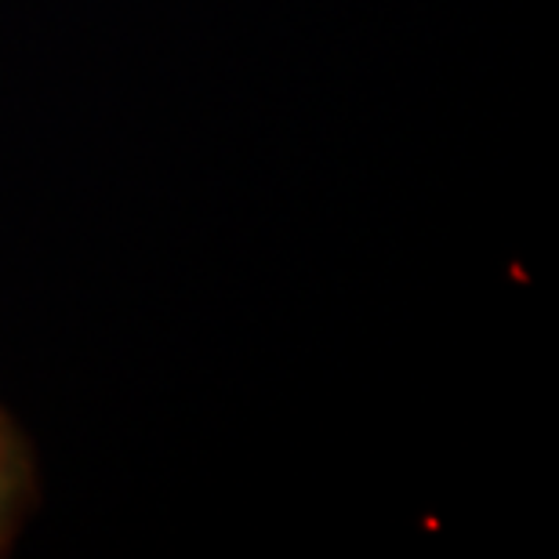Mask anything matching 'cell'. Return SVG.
Listing matches in <instances>:
<instances>
[{
  "instance_id": "1",
  "label": "cell",
  "mask_w": 559,
  "mask_h": 559,
  "mask_svg": "<svg viewBox=\"0 0 559 559\" xmlns=\"http://www.w3.org/2000/svg\"><path fill=\"white\" fill-rule=\"evenodd\" d=\"M29 479H26V468H15V473H0V545L11 538V527L19 520V506H22V495H26Z\"/></svg>"
},
{
  "instance_id": "2",
  "label": "cell",
  "mask_w": 559,
  "mask_h": 559,
  "mask_svg": "<svg viewBox=\"0 0 559 559\" xmlns=\"http://www.w3.org/2000/svg\"><path fill=\"white\" fill-rule=\"evenodd\" d=\"M15 468H26V454H22V443L11 421L0 415V473H15Z\"/></svg>"
}]
</instances>
